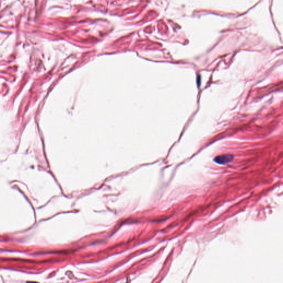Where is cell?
<instances>
[{"mask_svg":"<svg viewBox=\"0 0 283 283\" xmlns=\"http://www.w3.org/2000/svg\"><path fill=\"white\" fill-rule=\"evenodd\" d=\"M233 159V156L231 154H224L216 157L214 162L218 164H225L229 163Z\"/></svg>","mask_w":283,"mask_h":283,"instance_id":"obj_1","label":"cell"}]
</instances>
